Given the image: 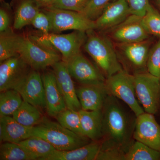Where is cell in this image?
<instances>
[{"label":"cell","instance_id":"6da1fadb","mask_svg":"<svg viewBox=\"0 0 160 160\" xmlns=\"http://www.w3.org/2000/svg\"><path fill=\"white\" fill-rule=\"evenodd\" d=\"M114 98L109 94L103 107L104 142L126 152L132 144L131 130L126 113Z\"/></svg>","mask_w":160,"mask_h":160},{"label":"cell","instance_id":"7a4b0ae2","mask_svg":"<svg viewBox=\"0 0 160 160\" xmlns=\"http://www.w3.org/2000/svg\"><path fill=\"white\" fill-rule=\"evenodd\" d=\"M94 29L86 32L84 49L93 59L106 78L123 69L114 44L107 35L96 32Z\"/></svg>","mask_w":160,"mask_h":160},{"label":"cell","instance_id":"3957f363","mask_svg":"<svg viewBox=\"0 0 160 160\" xmlns=\"http://www.w3.org/2000/svg\"><path fill=\"white\" fill-rule=\"evenodd\" d=\"M31 135L46 140L59 151L77 149L89 143L88 138L70 131L58 122L45 117L40 124L32 127Z\"/></svg>","mask_w":160,"mask_h":160},{"label":"cell","instance_id":"277c9868","mask_svg":"<svg viewBox=\"0 0 160 160\" xmlns=\"http://www.w3.org/2000/svg\"><path fill=\"white\" fill-rule=\"evenodd\" d=\"M105 86L108 94L122 100L137 117L145 112L137 98L134 75L123 69L106 78Z\"/></svg>","mask_w":160,"mask_h":160},{"label":"cell","instance_id":"5b68a950","mask_svg":"<svg viewBox=\"0 0 160 160\" xmlns=\"http://www.w3.org/2000/svg\"><path fill=\"white\" fill-rule=\"evenodd\" d=\"M138 99L145 112L155 114L160 106V78L147 71L134 74Z\"/></svg>","mask_w":160,"mask_h":160},{"label":"cell","instance_id":"8992f818","mask_svg":"<svg viewBox=\"0 0 160 160\" xmlns=\"http://www.w3.org/2000/svg\"><path fill=\"white\" fill-rule=\"evenodd\" d=\"M18 54L32 69L38 71L52 66L61 61V56L56 52L44 49L31 38L19 36Z\"/></svg>","mask_w":160,"mask_h":160},{"label":"cell","instance_id":"52a82bcc","mask_svg":"<svg viewBox=\"0 0 160 160\" xmlns=\"http://www.w3.org/2000/svg\"><path fill=\"white\" fill-rule=\"evenodd\" d=\"M44 12L51 20L52 31L58 32L68 30L86 32L96 29L94 21L77 12L48 6Z\"/></svg>","mask_w":160,"mask_h":160},{"label":"cell","instance_id":"ba28073f","mask_svg":"<svg viewBox=\"0 0 160 160\" xmlns=\"http://www.w3.org/2000/svg\"><path fill=\"white\" fill-rule=\"evenodd\" d=\"M31 68L19 55L1 62L0 91H18L29 74Z\"/></svg>","mask_w":160,"mask_h":160},{"label":"cell","instance_id":"9c48e42d","mask_svg":"<svg viewBox=\"0 0 160 160\" xmlns=\"http://www.w3.org/2000/svg\"><path fill=\"white\" fill-rule=\"evenodd\" d=\"M104 32L113 43L141 42L150 36L143 27L142 17L134 14L130 15L118 26Z\"/></svg>","mask_w":160,"mask_h":160},{"label":"cell","instance_id":"30bf717a","mask_svg":"<svg viewBox=\"0 0 160 160\" xmlns=\"http://www.w3.org/2000/svg\"><path fill=\"white\" fill-rule=\"evenodd\" d=\"M66 63L72 77L81 85L105 84L106 78L82 52L76 55Z\"/></svg>","mask_w":160,"mask_h":160},{"label":"cell","instance_id":"8fae6325","mask_svg":"<svg viewBox=\"0 0 160 160\" xmlns=\"http://www.w3.org/2000/svg\"><path fill=\"white\" fill-rule=\"evenodd\" d=\"M152 42L148 39L135 42L114 43L118 56L122 58L135 70V72L146 71L148 54Z\"/></svg>","mask_w":160,"mask_h":160},{"label":"cell","instance_id":"7c38bea8","mask_svg":"<svg viewBox=\"0 0 160 160\" xmlns=\"http://www.w3.org/2000/svg\"><path fill=\"white\" fill-rule=\"evenodd\" d=\"M86 33L85 32L75 30L69 34L49 33L41 37L51 43L62 55V61L66 62L81 52V47L85 44L87 37Z\"/></svg>","mask_w":160,"mask_h":160},{"label":"cell","instance_id":"4fadbf2b","mask_svg":"<svg viewBox=\"0 0 160 160\" xmlns=\"http://www.w3.org/2000/svg\"><path fill=\"white\" fill-rule=\"evenodd\" d=\"M153 115L145 112L137 117L133 137L136 141L160 151V126Z\"/></svg>","mask_w":160,"mask_h":160},{"label":"cell","instance_id":"5bb4252c","mask_svg":"<svg viewBox=\"0 0 160 160\" xmlns=\"http://www.w3.org/2000/svg\"><path fill=\"white\" fill-rule=\"evenodd\" d=\"M58 86L68 109L78 111L81 106L77 94L72 77L69 73L67 64L60 61L52 66Z\"/></svg>","mask_w":160,"mask_h":160},{"label":"cell","instance_id":"9a60e30c","mask_svg":"<svg viewBox=\"0 0 160 160\" xmlns=\"http://www.w3.org/2000/svg\"><path fill=\"white\" fill-rule=\"evenodd\" d=\"M131 14L126 0H115L110 2L94 21L95 29L105 32L118 26Z\"/></svg>","mask_w":160,"mask_h":160},{"label":"cell","instance_id":"2e32d148","mask_svg":"<svg viewBox=\"0 0 160 160\" xmlns=\"http://www.w3.org/2000/svg\"><path fill=\"white\" fill-rule=\"evenodd\" d=\"M18 91L24 101L39 109H46V97L42 79L37 70H31Z\"/></svg>","mask_w":160,"mask_h":160},{"label":"cell","instance_id":"e0dca14e","mask_svg":"<svg viewBox=\"0 0 160 160\" xmlns=\"http://www.w3.org/2000/svg\"><path fill=\"white\" fill-rule=\"evenodd\" d=\"M81 109L87 111L102 110L109 95L105 84L81 85L76 88Z\"/></svg>","mask_w":160,"mask_h":160},{"label":"cell","instance_id":"ac0fdd59","mask_svg":"<svg viewBox=\"0 0 160 160\" xmlns=\"http://www.w3.org/2000/svg\"><path fill=\"white\" fill-rule=\"evenodd\" d=\"M45 89L46 110L49 116L56 117L60 112L67 108L57 82L53 71L48 72L42 76Z\"/></svg>","mask_w":160,"mask_h":160},{"label":"cell","instance_id":"d6986e66","mask_svg":"<svg viewBox=\"0 0 160 160\" xmlns=\"http://www.w3.org/2000/svg\"><path fill=\"white\" fill-rule=\"evenodd\" d=\"M31 136V128L18 122L12 116H0L1 143L9 142L19 144Z\"/></svg>","mask_w":160,"mask_h":160},{"label":"cell","instance_id":"ffe728a7","mask_svg":"<svg viewBox=\"0 0 160 160\" xmlns=\"http://www.w3.org/2000/svg\"><path fill=\"white\" fill-rule=\"evenodd\" d=\"M102 144L97 141L68 151L56 150L42 160H96Z\"/></svg>","mask_w":160,"mask_h":160},{"label":"cell","instance_id":"44dd1931","mask_svg":"<svg viewBox=\"0 0 160 160\" xmlns=\"http://www.w3.org/2000/svg\"><path fill=\"white\" fill-rule=\"evenodd\" d=\"M78 112L84 135L93 141L102 138V109L87 111L81 109Z\"/></svg>","mask_w":160,"mask_h":160},{"label":"cell","instance_id":"7402d4cb","mask_svg":"<svg viewBox=\"0 0 160 160\" xmlns=\"http://www.w3.org/2000/svg\"><path fill=\"white\" fill-rule=\"evenodd\" d=\"M19 144L33 160H42L57 150L50 143L38 137H30L20 142Z\"/></svg>","mask_w":160,"mask_h":160},{"label":"cell","instance_id":"603a6c76","mask_svg":"<svg viewBox=\"0 0 160 160\" xmlns=\"http://www.w3.org/2000/svg\"><path fill=\"white\" fill-rule=\"evenodd\" d=\"M12 117L23 126L32 128L40 124L44 117L40 109L23 100L22 105Z\"/></svg>","mask_w":160,"mask_h":160},{"label":"cell","instance_id":"cb8c5ba5","mask_svg":"<svg viewBox=\"0 0 160 160\" xmlns=\"http://www.w3.org/2000/svg\"><path fill=\"white\" fill-rule=\"evenodd\" d=\"M38 6L33 0H23L18 6L15 15L13 27L16 29H22L31 24L40 10Z\"/></svg>","mask_w":160,"mask_h":160},{"label":"cell","instance_id":"d4e9b609","mask_svg":"<svg viewBox=\"0 0 160 160\" xmlns=\"http://www.w3.org/2000/svg\"><path fill=\"white\" fill-rule=\"evenodd\" d=\"M23 99L19 92L14 89L1 92L0 116H12L20 108Z\"/></svg>","mask_w":160,"mask_h":160},{"label":"cell","instance_id":"484cf974","mask_svg":"<svg viewBox=\"0 0 160 160\" xmlns=\"http://www.w3.org/2000/svg\"><path fill=\"white\" fill-rule=\"evenodd\" d=\"M160 151L135 141L126 153V160H159Z\"/></svg>","mask_w":160,"mask_h":160},{"label":"cell","instance_id":"4316f807","mask_svg":"<svg viewBox=\"0 0 160 160\" xmlns=\"http://www.w3.org/2000/svg\"><path fill=\"white\" fill-rule=\"evenodd\" d=\"M56 118L58 122L63 127L78 134L84 136L78 111L66 108L60 112Z\"/></svg>","mask_w":160,"mask_h":160},{"label":"cell","instance_id":"83f0119b","mask_svg":"<svg viewBox=\"0 0 160 160\" xmlns=\"http://www.w3.org/2000/svg\"><path fill=\"white\" fill-rule=\"evenodd\" d=\"M0 160H33L19 144L9 142L1 143Z\"/></svg>","mask_w":160,"mask_h":160},{"label":"cell","instance_id":"f1b7e54d","mask_svg":"<svg viewBox=\"0 0 160 160\" xmlns=\"http://www.w3.org/2000/svg\"><path fill=\"white\" fill-rule=\"evenodd\" d=\"M19 36L11 33H1L0 37V62L19 55L18 42Z\"/></svg>","mask_w":160,"mask_h":160},{"label":"cell","instance_id":"f546056e","mask_svg":"<svg viewBox=\"0 0 160 160\" xmlns=\"http://www.w3.org/2000/svg\"><path fill=\"white\" fill-rule=\"evenodd\" d=\"M142 24L149 35L160 38V12L150 4L142 17Z\"/></svg>","mask_w":160,"mask_h":160},{"label":"cell","instance_id":"4dcf8cb0","mask_svg":"<svg viewBox=\"0 0 160 160\" xmlns=\"http://www.w3.org/2000/svg\"><path fill=\"white\" fill-rule=\"evenodd\" d=\"M146 70L150 74L160 78V38L149 50Z\"/></svg>","mask_w":160,"mask_h":160},{"label":"cell","instance_id":"1f68e13d","mask_svg":"<svg viewBox=\"0 0 160 160\" xmlns=\"http://www.w3.org/2000/svg\"><path fill=\"white\" fill-rule=\"evenodd\" d=\"M126 153L120 147L103 142L96 160H126Z\"/></svg>","mask_w":160,"mask_h":160},{"label":"cell","instance_id":"d6a6232c","mask_svg":"<svg viewBox=\"0 0 160 160\" xmlns=\"http://www.w3.org/2000/svg\"><path fill=\"white\" fill-rule=\"evenodd\" d=\"M111 0H89L80 13L92 21H95L101 15L106 6Z\"/></svg>","mask_w":160,"mask_h":160},{"label":"cell","instance_id":"836d02e7","mask_svg":"<svg viewBox=\"0 0 160 160\" xmlns=\"http://www.w3.org/2000/svg\"><path fill=\"white\" fill-rule=\"evenodd\" d=\"M89 1V0H52L49 6L81 12Z\"/></svg>","mask_w":160,"mask_h":160},{"label":"cell","instance_id":"e575fe53","mask_svg":"<svg viewBox=\"0 0 160 160\" xmlns=\"http://www.w3.org/2000/svg\"><path fill=\"white\" fill-rule=\"evenodd\" d=\"M31 25L43 32V34H48L52 31L51 20L44 12H39Z\"/></svg>","mask_w":160,"mask_h":160},{"label":"cell","instance_id":"d590c367","mask_svg":"<svg viewBox=\"0 0 160 160\" xmlns=\"http://www.w3.org/2000/svg\"><path fill=\"white\" fill-rule=\"evenodd\" d=\"M131 14L143 17L150 3L149 0H126Z\"/></svg>","mask_w":160,"mask_h":160},{"label":"cell","instance_id":"8d00e7d4","mask_svg":"<svg viewBox=\"0 0 160 160\" xmlns=\"http://www.w3.org/2000/svg\"><path fill=\"white\" fill-rule=\"evenodd\" d=\"M9 18L7 12L4 9L0 10V32H5L9 28Z\"/></svg>","mask_w":160,"mask_h":160},{"label":"cell","instance_id":"74e56055","mask_svg":"<svg viewBox=\"0 0 160 160\" xmlns=\"http://www.w3.org/2000/svg\"><path fill=\"white\" fill-rule=\"evenodd\" d=\"M39 6H49L52 0H33Z\"/></svg>","mask_w":160,"mask_h":160},{"label":"cell","instance_id":"f35d334b","mask_svg":"<svg viewBox=\"0 0 160 160\" xmlns=\"http://www.w3.org/2000/svg\"><path fill=\"white\" fill-rule=\"evenodd\" d=\"M155 1L156 4L160 12V0H155Z\"/></svg>","mask_w":160,"mask_h":160}]
</instances>
